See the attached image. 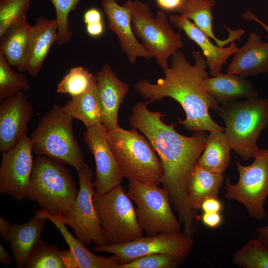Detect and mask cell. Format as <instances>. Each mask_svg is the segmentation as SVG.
Instances as JSON below:
<instances>
[{"instance_id":"cell-10","label":"cell","mask_w":268,"mask_h":268,"mask_svg":"<svg viewBox=\"0 0 268 268\" xmlns=\"http://www.w3.org/2000/svg\"><path fill=\"white\" fill-rule=\"evenodd\" d=\"M254 158L248 166L237 161L238 181L233 184L226 178L224 197L242 203L251 217L261 220L267 216L265 204L268 198V148L259 149Z\"/></svg>"},{"instance_id":"cell-35","label":"cell","mask_w":268,"mask_h":268,"mask_svg":"<svg viewBox=\"0 0 268 268\" xmlns=\"http://www.w3.org/2000/svg\"><path fill=\"white\" fill-rule=\"evenodd\" d=\"M183 262L167 254L145 255L121 264L119 268H176Z\"/></svg>"},{"instance_id":"cell-11","label":"cell","mask_w":268,"mask_h":268,"mask_svg":"<svg viewBox=\"0 0 268 268\" xmlns=\"http://www.w3.org/2000/svg\"><path fill=\"white\" fill-rule=\"evenodd\" d=\"M77 172L79 190L71 206L62 215L63 221L74 230L76 237L83 243L107 245L93 201L95 193L93 172L86 163Z\"/></svg>"},{"instance_id":"cell-30","label":"cell","mask_w":268,"mask_h":268,"mask_svg":"<svg viewBox=\"0 0 268 268\" xmlns=\"http://www.w3.org/2000/svg\"><path fill=\"white\" fill-rule=\"evenodd\" d=\"M3 53L0 51V99H6L30 88L25 76L12 68Z\"/></svg>"},{"instance_id":"cell-37","label":"cell","mask_w":268,"mask_h":268,"mask_svg":"<svg viewBox=\"0 0 268 268\" xmlns=\"http://www.w3.org/2000/svg\"><path fill=\"white\" fill-rule=\"evenodd\" d=\"M222 207V204L218 198L209 197L202 201L201 209L203 212H220Z\"/></svg>"},{"instance_id":"cell-21","label":"cell","mask_w":268,"mask_h":268,"mask_svg":"<svg viewBox=\"0 0 268 268\" xmlns=\"http://www.w3.org/2000/svg\"><path fill=\"white\" fill-rule=\"evenodd\" d=\"M215 0H183L177 11L182 16L193 21V23L207 37L212 39L217 46L224 47L236 40H239L244 34L243 29L232 30L224 26L229 36L224 40L217 38L213 31L212 9L215 5Z\"/></svg>"},{"instance_id":"cell-3","label":"cell","mask_w":268,"mask_h":268,"mask_svg":"<svg viewBox=\"0 0 268 268\" xmlns=\"http://www.w3.org/2000/svg\"><path fill=\"white\" fill-rule=\"evenodd\" d=\"M224 121V133L243 160L254 157L257 140L268 127V98L256 97L222 104L216 112Z\"/></svg>"},{"instance_id":"cell-2","label":"cell","mask_w":268,"mask_h":268,"mask_svg":"<svg viewBox=\"0 0 268 268\" xmlns=\"http://www.w3.org/2000/svg\"><path fill=\"white\" fill-rule=\"evenodd\" d=\"M191 54L194 65L178 50L171 57L170 66L163 70V77L156 83L146 79L139 80L134 84V89L147 104L166 97L178 102L186 114L185 119L178 123L191 132H224L225 128L216 123L208 112L211 108L216 112L220 104L205 86L204 79L209 73L205 59L199 51Z\"/></svg>"},{"instance_id":"cell-6","label":"cell","mask_w":268,"mask_h":268,"mask_svg":"<svg viewBox=\"0 0 268 268\" xmlns=\"http://www.w3.org/2000/svg\"><path fill=\"white\" fill-rule=\"evenodd\" d=\"M72 120L62 106L54 104L41 118L30 138L35 153L69 165L78 171L85 163L74 135Z\"/></svg>"},{"instance_id":"cell-14","label":"cell","mask_w":268,"mask_h":268,"mask_svg":"<svg viewBox=\"0 0 268 268\" xmlns=\"http://www.w3.org/2000/svg\"><path fill=\"white\" fill-rule=\"evenodd\" d=\"M108 130L102 124L88 128L84 139L96 165L93 184L95 193L105 195L117 187L125 178L107 139Z\"/></svg>"},{"instance_id":"cell-25","label":"cell","mask_w":268,"mask_h":268,"mask_svg":"<svg viewBox=\"0 0 268 268\" xmlns=\"http://www.w3.org/2000/svg\"><path fill=\"white\" fill-rule=\"evenodd\" d=\"M223 174L213 172L197 163L190 177L188 191L192 208L197 212L209 197L218 198L223 185Z\"/></svg>"},{"instance_id":"cell-13","label":"cell","mask_w":268,"mask_h":268,"mask_svg":"<svg viewBox=\"0 0 268 268\" xmlns=\"http://www.w3.org/2000/svg\"><path fill=\"white\" fill-rule=\"evenodd\" d=\"M30 137L23 136L14 146L2 152L0 193L17 201L27 198L34 161Z\"/></svg>"},{"instance_id":"cell-7","label":"cell","mask_w":268,"mask_h":268,"mask_svg":"<svg viewBox=\"0 0 268 268\" xmlns=\"http://www.w3.org/2000/svg\"><path fill=\"white\" fill-rule=\"evenodd\" d=\"M126 2L134 34L155 58L159 67L165 69L169 66V58L184 46L181 35L173 30L165 12L158 11L154 17L148 5L141 1Z\"/></svg>"},{"instance_id":"cell-22","label":"cell","mask_w":268,"mask_h":268,"mask_svg":"<svg viewBox=\"0 0 268 268\" xmlns=\"http://www.w3.org/2000/svg\"><path fill=\"white\" fill-rule=\"evenodd\" d=\"M47 220L35 214L25 223L11 225L8 242L17 268L25 267L33 250L41 240V233Z\"/></svg>"},{"instance_id":"cell-27","label":"cell","mask_w":268,"mask_h":268,"mask_svg":"<svg viewBox=\"0 0 268 268\" xmlns=\"http://www.w3.org/2000/svg\"><path fill=\"white\" fill-rule=\"evenodd\" d=\"M231 149L224 132H209L204 149L197 163L213 172L223 174L230 164Z\"/></svg>"},{"instance_id":"cell-8","label":"cell","mask_w":268,"mask_h":268,"mask_svg":"<svg viewBox=\"0 0 268 268\" xmlns=\"http://www.w3.org/2000/svg\"><path fill=\"white\" fill-rule=\"evenodd\" d=\"M93 201L107 245L128 243L142 236L135 208L121 185L105 195L95 193Z\"/></svg>"},{"instance_id":"cell-23","label":"cell","mask_w":268,"mask_h":268,"mask_svg":"<svg viewBox=\"0 0 268 268\" xmlns=\"http://www.w3.org/2000/svg\"><path fill=\"white\" fill-rule=\"evenodd\" d=\"M35 214L50 220L60 232L75 256L79 268H119L121 262L118 257L99 256L91 252L82 242L75 238L68 230L62 215L53 216L43 210H37Z\"/></svg>"},{"instance_id":"cell-5","label":"cell","mask_w":268,"mask_h":268,"mask_svg":"<svg viewBox=\"0 0 268 268\" xmlns=\"http://www.w3.org/2000/svg\"><path fill=\"white\" fill-rule=\"evenodd\" d=\"M78 191L64 163L43 155L35 159L26 198L38 203L42 210L53 216L63 215Z\"/></svg>"},{"instance_id":"cell-40","label":"cell","mask_w":268,"mask_h":268,"mask_svg":"<svg viewBox=\"0 0 268 268\" xmlns=\"http://www.w3.org/2000/svg\"><path fill=\"white\" fill-rule=\"evenodd\" d=\"M183 0H157L158 5L167 11H177L181 5Z\"/></svg>"},{"instance_id":"cell-15","label":"cell","mask_w":268,"mask_h":268,"mask_svg":"<svg viewBox=\"0 0 268 268\" xmlns=\"http://www.w3.org/2000/svg\"><path fill=\"white\" fill-rule=\"evenodd\" d=\"M33 112L23 92L1 100L0 151L4 152L27 135L28 124Z\"/></svg>"},{"instance_id":"cell-36","label":"cell","mask_w":268,"mask_h":268,"mask_svg":"<svg viewBox=\"0 0 268 268\" xmlns=\"http://www.w3.org/2000/svg\"><path fill=\"white\" fill-rule=\"evenodd\" d=\"M201 220L204 225L210 228H217L222 222V217L219 212H203Z\"/></svg>"},{"instance_id":"cell-29","label":"cell","mask_w":268,"mask_h":268,"mask_svg":"<svg viewBox=\"0 0 268 268\" xmlns=\"http://www.w3.org/2000/svg\"><path fill=\"white\" fill-rule=\"evenodd\" d=\"M232 262L243 268H268V246L259 239H251L234 255Z\"/></svg>"},{"instance_id":"cell-16","label":"cell","mask_w":268,"mask_h":268,"mask_svg":"<svg viewBox=\"0 0 268 268\" xmlns=\"http://www.w3.org/2000/svg\"><path fill=\"white\" fill-rule=\"evenodd\" d=\"M101 4L107 17L108 27L117 35L121 48L130 63H135L139 57L146 60L153 58V55L135 36L131 11L127 2L120 5L116 0H101Z\"/></svg>"},{"instance_id":"cell-39","label":"cell","mask_w":268,"mask_h":268,"mask_svg":"<svg viewBox=\"0 0 268 268\" xmlns=\"http://www.w3.org/2000/svg\"><path fill=\"white\" fill-rule=\"evenodd\" d=\"M104 30L103 21L86 24V32L92 37L100 36L103 34Z\"/></svg>"},{"instance_id":"cell-19","label":"cell","mask_w":268,"mask_h":268,"mask_svg":"<svg viewBox=\"0 0 268 268\" xmlns=\"http://www.w3.org/2000/svg\"><path fill=\"white\" fill-rule=\"evenodd\" d=\"M170 22L179 30L182 31L189 39L195 42L201 49L205 59L209 73L212 76L218 75L228 58L234 55L238 48L234 41L226 47H220L214 45L189 19L180 14L171 15Z\"/></svg>"},{"instance_id":"cell-31","label":"cell","mask_w":268,"mask_h":268,"mask_svg":"<svg viewBox=\"0 0 268 268\" xmlns=\"http://www.w3.org/2000/svg\"><path fill=\"white\" fill-rule=\"evenodd\" d=\"M95 79V75L87 69L81 66L71 68L58 83L56 92L76 98L86 92Z\"/></svg>"},{"instance_id":"cell-42","label":"cell","mask_w":268,"mask_h":268,"mask_svg":"<svg viewBox=\"0 0 268 268\" xmlns=\"http://www.w3.org/2000/svg\"><path fill=\"white\" fill-rule=\"evenodd\" d=\"M242 16L244 19L255 21L259 23L262 27L264 28L265 31H267L268 33L267 37L268 38V25L258 18L250 10H246L245 11L242 13Z\"/></svg>"},{"instance_id":"cell-41","label":"cell","mask_w":268,"mask_h":268,"mask_svg":"<svg viewBox=\"0 0 268 268\" xmlns=\"http://www.w3.org/2000/svg\"><path fill=\"white\" fill-rule=\"evenodd\" d=\"M63 257L66 268H79L78 262L70 249L63 251Z\"/></svg>"},{"instance_id":"cell-32","label":"cell","mask_w":268,"mask_h":268,"mask_svg":"<svg viewBox=\"0 0 268 268\" xmlns=\"http://www.w3.org/2000/svg\"><path fill=\"white\" fill-rule=\"evenodd\" d=\"M26 268H66L63 251L57 247L41 240L33 250L26 264Z\"/></svg>"},{"instance_id":"cell-34","label":"cell","mask_w":268,"mask_h":268,"mask_svg":"<svg viewBox=\"0 0 268 268\" xmlns=\"http://www.w3.org/2000/svg\"><path fill=\"white\" fill-rule=\"evenodd\" d=\"M56 13L58 25L57 43L60 45L68 43L71 38L72 32L71 24L68 21L69 14L74 10L80 0H50Z\"/></svg>"},{"instance_id":"cell-44","label":"cell","mask_w":268,"mask_h":268,"mask_svg":"<svg viewBox=\"0 0 268 268\" xmlns=\"http://www.w3.org/2000/svg\"><path fill=\"white\" fill-rule=\"evenodd\" d=\"M0 262L4 265H9L12 262V258L3 245H0Z\"/></svg>"},{"instance_id":"cell-38","label":"cell","mask_w":268,"mask_h":268,"mask_svg":"<svg viewBox=\"0 0 268 268\" xmlns=\"http://www.w3.org/2000/svg\"><path fill=\"white\" fill-rule=\"evenodd\" d=\"M83 20L86 24L103 21L102 15L99 9L91 8L87 10L83 15Z\"/></svg>"},{"instance_id":"cell-1","label":"cell","mask_w":268,"mask_h":268,"mask_svg":"<svg viewBox=\"0 0 268 268\" xmlns=\"http://www.w3.org/2000/svg\"><path fill=\"white\" fill-rule=\"evenodd\" d=\"M160 112H152L146 103L139 102L132 109L131 126L139 130L149 140L161 161L163 188L169 194L184 232L192 235L196 230V212L192 208L188 191L191 173L201 155L208 134L198 131L192 136L179 133L175 124H165Z\"/></svg>"},{"instance_id":"cell-12","label":"cell","mask_w":268,"mask_h":268,"mask_svg":"<svg viewBox=\"0 0 268 268\" xmlns=\"http://www.w3.org/2000/svg\"><path fill=\"white\" fill-rule=\"evenodd\" d=\"M194 243L192 236L180 231L142 236L123 244L96 245L93 250L97 252L109 253L117 256L121 265L154 254H170L184 262L191 253Z\"/></svg>"},{"instance_id":"cell-18","label":"cell","mask_w":268,"mask_h":268,"mask_svg":"<svg viewBox=\"0 0 268 268\" xmlns=\"http://www.w3.org/2000/svg\"><path fill=\"white\" fill-rule=\"evenodd\" d=\"M95 77L101 104L102 124L108 131L118 128L119 108L129 91V85L120 80L107 64Z\"/></svg>"},{"instance_id":"cell-17","label":"cell","mask_w":268,"mask_h":268,"mask_svg":"<svg viewBox=\"0 0 268 268\" xmlns=\"http://www.w3.org/2000/svg\"><path fill=\"white\" fill-rule=\"evenodd\" d=\"M58 25L56 18H38L29 31L25 57L20 71L37 76L40 72L51 47L57 42Z\"/></svg>"},{"instance_id":"cell-20","label":"cell","mask_w":268,"mask_h":268,"mask_svg":"<svg viewBox=\"0 0 268 268\" xmlns=\"http://www.w3.org/2000/svg\"><path fill=\"white\" fill-rule=\"evenodd\" d=\"M226 72L244 78L268 73V42L252 32L245 44L234 54Z\"/></svg>"},{"instance_id":"cell-26","label":"cell","mask_w":268,"mask_h":268,"mask_svg":"<svg viewBox=\"0 0 268 268\" xmlns=\"http://www.w3.org/2000/svg\"><path fill=\"white\" fill-rule=\"evenodd\" d=\"M62 108L73 119L81 121L86 129L102 123L101 104L96 79L86 92L71 98Z\"/></svg>"},{"instance_id":"cell-28","label":"cell","mask_w":268,"mask_h":268,"mask_svg":"<svg viewBox=\"0 0 268 268\" xmlns=\"http://www.w3.org/2000/svg\"><path fill=\"white\" fill-rule=\"evenodd\" d=\"M31 25L26 16L12 25L1 39V51L9 64L17 69L23 63Z\"/></svg>"},{"instance_id":"cell-43","label":"cell","mask_w":268,"mask_h":268,"mask_svg":"<svg viewBox=\"0 0 268 268\" xmlns=\"http://www.w3.org/2000/svg\"><path fill=\"white\" fill-rule=\"evenodd\" d=\"M10 222L0 217V232L1 238L6 242H8L9 233L11 227Z\"/></svg>"},{"instance_id":"cell-4","label":"cell","mask_w":268,"mask_h":268,"mask_svg":"<svg viewBox=\"0 0 268 268\" xmlns=\"http://www.w3.org/2000/svg\"><path fill=\"white\" fill-rule=\"evenodd\" d=\"M107 139L122 171L129 180L158 185L163 167L154 148L145 136L132 128L108 131Z\"/></svg>"},{"instance_id":"cell-9","label":"cell","mask_w":268,"mask_h":268,"mask_svg":"<svg viewBox=\"0 0 268 268\" xmlns=\"http://www.w3.org/2000/svg\"><path fill=\"white\" fill-rule=\"evenodd\" d=\"M127 194L136 205L139 225L147 236L181 231V223L171 206L169 192L157 185L129 180Z\"/></svg>"},{"instance_id":"cell-45","label":"cell","mask_w":268,"mask_h":268,"mask_svg":"<svg viewBox=\"0 0 268 268\" xmlns=\"http://www.w3.org/2000/svg\"><path fill=\"white\" fill-rule=\"evenodd\" d=\"M258 238L268 246V224L257 229Z\"/></svg>"},{"instance_id":"cell-33","label":"cell","mask_w":268,"mask_h":268,"mask_svg":"<svg viewBox=\"0 0 268 268\" xmlns=\"http://www.w3.org/2000/svg\"><path fill=\"white\" fill-rule=\"evenodd\" d=\"M31 0H0V38L8 29L26 16Z\"/></svg>"},{"instance_id":"cell-24","label":"cell","mask_w":268,"mask_h":268,"mask_svg":"<svg viewBox=\"0 0 268 268\" xmlns=\"http://www.w3.org/2000/svg\"><path fill=\"white\" fill-rule=\"evenodd\" d=\"M204 84L208 92L220 105L259 95L258 90L250 80L227 72L206 77Z\"/></svg>"}]
</instances>
